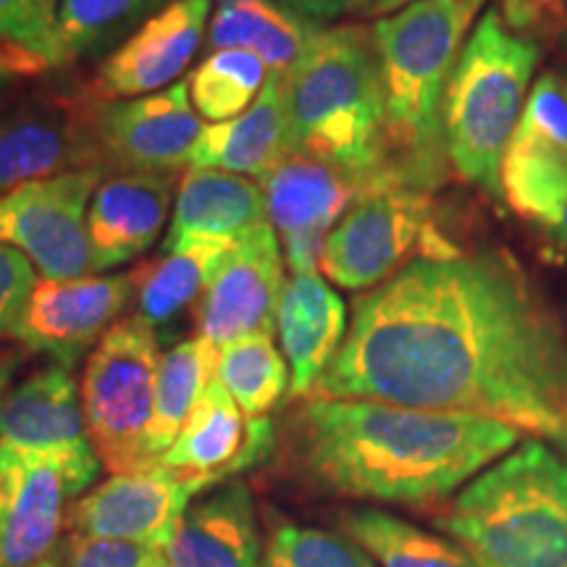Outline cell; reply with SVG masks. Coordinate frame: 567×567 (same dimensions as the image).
I'll use <instances>...</instances> for the list:
<instances>
[{"label":"cell","mask_w":567,"mask_h":567,"mask_svg":"<svg viewBox=\"0 0 567 567\" xmlns=\"http://www.w3.org/2000/svg\"><path fill=\"white\" fill-rule=\"evenodd\" d=\"M264 193L289 271L300 276L321 271L323 243L339 218L381 189L331 163L292 153L264 182Z\"/></svg>","instance_id":"7c38bea8"},{"label":"cell","mask_w":567,"mask_h":567,"mask_svg":"<svg viewBox=\"0 0 567 567\" xmlns=\"http://www.w3.org/2000/svg\"><path fill=\"white\" fill-rule=\"evenodd\" d=\"M271 71L258 55L245 51H213L189 76V101L197 116L224 124L255 103Z\"/></svg>","instance_id":"4dcf8cb0"},{"label":"cell","mask_w":567,"mask_h":567,"mask_svg":"<svg viewBox=\"0 0 567 567\" xmlns=\"http://www.w3.org/2000/svg\"><path fill=\"white\" fill-rule=\"evenodd\" d=\"M434 526L478 567H567V463L517 444L460 488Z\"/></svg>","instance_id":"5b68a950"},{"label":"cell","mask_w":567,"mask_h":567,"mask_svg":"<svg viewBox=\"0 0 567 567\" xmlns=\"http://www.w3.org/2000/svg\"><path fill=\"white\" fill-rule=\"evenodd\" d=\"M34 3H38V9H40L42 13H48V17L55 19V13H59V3H61V0H34Z\"/></svg>","instance_id":"7bdbcfd3"},{"label":"cell","mask_w":567,"mask_h":567,"mask_svg":"<svg viewBox=\"0 0 567 567\" xmlns=\"http://www.w3.org/2000/svg\"><path fill=\"white\" fill-rule=\"evenodd\" d=\"M284 287V260L274 224L239 239L210 274L197 300L200 337L221 350L250 334H276Z\"/></svg>","instance_id":"5bb4252c"},{"label":"cell","mask_w":567,"mask_h":567,"mask_svg":"<svg viewBox=\"0 0 567 567\" xmlns=\"http://www.w3.org/2000/svg\"><path fill=\"white\" fill-rule=\"evenodd\" d=\"M321 30L323 24L289 11L279 0H216L208 45L210 51L252 53L271 74L287 76Z\"/></svg>","instance_id":"d4e9b609"},{"label":"cell","mask_w":567,"mask_h":567,"mask_svg":"<svg viewBox=\"0 0 567 567\" xmlns=\"http://www.w3.org/2000/svg\"><path fill=\"white\" fill-rule=\"evenodd\" d=\"M528 224L542 234L544 243H549V247H555L559 255L567 258V197L536 213Z\"/></svg>","instance_id":"74e56055"},{"label":"cell","mask_w":567,"mask_h":567,"mask_svg":"<svg viewBox=\"0 0 567 567\" xmlns=\"http://www.w3.org/2000/svg\"><path fill=\"white\" fill-rule=\"evenodd\" d=\"M237 243L231 239L200 237L172 247L163 260L137 271V316L153 329L168 326L205 292L210 274Z\"/></svg>","instance_id":"484cf974"},{"label":"cell","mask_w":567,"mask_h":567,"mask_svg":"<svg viewBox=\"0 0 567 567\" xmlns=\"http://www.w3.org/2000/svg\"><path fill=\"white\" fill-rule=\"evenodd\" d=\"M310 396L492 417L567 442V329L507 250L421 258L354 300Z\"/></svg>","instance_id":"6da1fadb"},{"label":"cell","mask_w":567,"mask_h":567,"mask_svg":"<svg viewBox=\"0 0 567 567\" xmlns=\"http://www.w3.org/2000/svg\"><path fill=\"white\" fill-rule=\"evenodd\" d=\"M161 360L155 329L145 318L132 316L111 326L84 365V425L111 476L151 467L145 436L153 421Z\"/></svg>","instance_id":"52a82bcc"},{"label":"cell","mask_w":567,"mask_h":567,"mask_svg":"<svg viewBox=\"0 0 567 567\" xmlns=\"http://www.w3.org/2000/svg\"><path fill=\"white\" fill-rule=\"evenodd\" d=\"M463 250L434 216V197L413 187L365 195L339 218L321 250V271L344 289H373L421 258Z\"/></svg>","instance_id":"ba28073f"},{"label":"cell","mask_w":567,"mask_h":567,"mask_svg":"<svg viewBox=\"0 0 567 567\" xmlns=\"http://www.w3.org/2000/svg\"><path fill=\"white\" fill-rule=\"evenodd\" d=\"M264 567H379L375 559L334 530L281 523L266 544Z\"/></svg>","instance_id":"1f68e13d"},{"label":"cell","mask_w":567,"mask_h":567,"mask_svg":"<svg viewBox=\"0 0 567 567\" xmlns=\"http://www.w3.org/2000/svg\"><path fill=\"white\" fill-rule=\"evenodd\" d=\"M17 368H19V358H0V400H3V394L9 392V384L13 373H17Z\"/></svg>","instance_id":"b9f144b4"},{"label":"cell","mask_w":567,"mask_h":567,"mask_svg":"<svg viewBox=\"0 0 567 567\" xmlns=\"http://www.w3.org/2000/svg\"><path fill=\"white\" fill-rule=\"evenodd\" d=\"M174 0H61L55 13V69L113 53Z\"/></svg>","instance_id":"83f0119b"},{"label":"cell","mask_w":567,"mask_h":567,"mask_svg":"<svg viewBox=\"0 0 567 567\" xmlns=\"http://www.w3.org/2000/svg\"><path fill=\"white\" fill-rule=\"evenodd\" d=\"M0 530H3V499H0Z\"/></svg>","instance_id":"f6af8a7d"},{"label":"cell","mask_w":567,"mask_h":567,"mask_svg":"<svg viewBox=\"0 0 567 567\" xmlns=\"http://www.w3.org/2000/svg\"><path fill=\"white\" fill-rule=\"evenodd\" d=\"M563 51H565V53H567V30H565V32H563Z\"/></svg>","instance_id":"bcb514c9"},{"label":"cell","mask_w":567,"mask_h":567,"mask_svg":"<svg viewBox=\"0 0 567 567\" xmlns=\"http://www.w3.org/2000/svg\"><path fill=\"white\" fill-rule=\"evenodd\" d=\"M344 300L318 274L292 276L276 313V334L287 354L295 396H310L347 337Z\"/></svg>","instance_id":"603a6c76"},{"label":"cell","mask_w":567,"mask_h":567,"mask_svg":"<svg viewBox=\"0 0 567 567\" xmlns=\"http://www.w3.org/2000/svg\"><path fill=\"white\" fill-rule=\"evenodd\" d=\"M520 436L492 417L310 396L295 421V455L323 492L425 507L471 484Z\"/></svg>","instance_id":"7a4b0ae2"},{"label":"cell","mask_w":567,"mask_h":567,"mask_svg":"<svg viewBox=\"0 0 567 567\" xmlns=\"http://www.w3.org/2000/svg\"><path fill=\"white\" fill-rule=\"evenodd\" d=\"M197 492L161 465L113 473L69 509L71 534L166 549L176 523Z\"/></svg>","instance_id":"9a60e30c"},{"label":"cell","mask_w":567,"mask_h":567,"mask_svg":"<svg viewBox=\"0 0 567 567\" xmlns=\"http://www.w3.org/2000/svg\"><path fill=\"white\" fill-rule=\"evenodd\" d=\"M103 168H82L0 195V243L30 258L42 279H82L97 271L87 208Z\"/></svg>","instance_id":"8fae6325"},{"label":"cell","mask_w":567,"mask_h":567,"mask_svg":"<svg viewBox=\"0 0 567 567\" xmlns=\"http://www.w3.org/2000/svg\"><path fill=\"white\" fill-rule=\"evenodd\" d=\"M32 567H61L59 563H55V559H51V557H48V559H42V563H38V565H32Z\"/></svg>","instance_id":"ee69618b"},{"label":"cell","mask_w":567,"mask_h":567,"mask_svg":"<svg viewBox=\"0 0 567 567\" xmlns=\"http://www.w3.org/2000/svg\"><path fill=\"white\" fill-rule=\"evenodd\" d=\"M339 526L379 567H478L457 542L413 526L384 509H347L339 515Z\"/></svg>","instance_id":"f1b7e54d"},{"label":"cell","mask_w":567,"mask_h":567,"mask_svg":"<svg viewBox=\"0 0 567 567\" xmlns=\"http://www.w3.org/2000/svg\"><path fill=\"white\" fill-rule=\"evenodd\" d=\"M542 45L515 32L499 9L486 11L460 51L444 105L450 168L492 200L502 197V163L509 151Z\"/></svg>","instance_id":"8992f818"},{"label":"cell","mask_w":567,"mask_h":567,"mask_svg":"<svg viewBox=\"0 0 567 567\" xmlns=\"http://www.w3.org/2000/svg\"><path fill=\"white\" fill-rule=\"evenodd\" d=\"M34 284V268L24 252L0 243V337L13 334L21 310L30 300Z\"/></svg>","instance_id":"d590c367"},{"label":"cell","mask_w":567,"mask_h":567,"mask_svg":"<svg viewBox=\"0 0 567 567\" xmlns=\"http://www.w3.org/2000/svg\"><path fill=\"white\" fill-rule=\"evenodd\" d=\"M97 87L51 90L0 113V195L53 176L103 168Z\"/></svg>","instance_id":"9c48e42d"},{"label":"cell","mask_w":567,"mask_h":567,"mask_svg":"<svg viewBox=\"0 0 567 567\" xmlns=\"http://www.w3.org/2000/svg\"><path fill=\"white\" fill-rule=\"evenodd\" d=\"M216 379L247 417H268L292 384L274 334H250L224 344L218 350Z\"/></svg>","instance_id":"f546056e"},{"label":"cell","mask_w":567,"mask_h":567,"mask_svg":"<svg viewBox=\"0 0 567 567\" xmlns=\"http://www.w3.org/2000/svg\"><path fill=\"white\" fill-rule=\"evenodd\" d=\"M271 444V421L247 417L213 375L176 442L155 465L172 471L200 494L203 488L224 484V478L266 460Z\"/></svg>","instance_id":"e0dca14e"},{"label":"cell","mask_w":567,"mask_h":567,"mask_svg":"<svg viewBox=\"0 0 567 567\" xmlns=\"http://www.w3.org/2000/svg\"><path fill=\"white\" fill-rule=\"evenodd\" d=\"M0 42L24 48L55 69V19L34 0H0Z\"/></svg>","instance_id":"836d02e7"},{"label":"cell","mask_w":567,"mask_h":567,"mask_svg":"<svg viewBox=\"0 0 567 567\" xmlns=\"http://www.w3.org/2000/svg\"><path fill=\"white\" fill-rule=\"evenodd\" d=\"M210 13L213 0H174L101 63L97 92L113 101L172 87L200 51Z\"/></svg>","instance_id":"ac0fdd59"},{"label":"cell","mask_w":567,"mask_h":567,"mask_svg":"<svg viewBox=\"0 0 567 567\" xmlns=\"http://www.w3.org/2000/svg\"><path fill=\"white\" fill-rule=\"evenodd\" d=\"M476 11L465 0H417L371 27L384 76L389 161L400 182L421 193L434 195L450 174L446 90Z\"/></svg>","instance_id":"277c9868"},{"label":"cell","mask_w":567,"mask_h":567,"mask_svg":"<svg viewBox=\"0 0 567 567\" xmlns=\"http://www.w3.org/2000/svg\"><path fill=\"white\" fill-rule=\"evenodd\" d=\"M161 567H172V565H168V559H166V563H163V565H161Z\"/></svg>","instance_id":"c3c4849f"},{"label":"cell","mask_w":567,"mask_h":567,"mask_svg":"<svg viewBox=\"0 0 567 567\" xmlns=\"http://www.w3.org/2000/svg\"><path fill=\"white\" fill-rule=\"evenodd\" d=\"M513 3H520V0H502V6H513Z\"/></svg>","instance_id":"7dc6e473"},{"label":"cell","mask_w":567,"mask_h":567,"mask_svg":"<svg viewBox=\"0 0 567 567\" xmlns=\"http://www.w3.org/2000/svg\"><path fill=\"white\" fill-rule=\"evenodd\" d=\"M92 446L76 452L0 450V565L32 567L51 557L69 509L101 476Z\"/></svg>","instance_id":"30bf717a"},{"label":"cell","mask_w":567,"mask_h":567,"mask_svg":"<svg viewBox=\"0 0 567 567\" xmlns=\"http://www.w3.org/2000/svg\"><path fill=\"white\" fill-rule=\"evenodd\" d=\"M567 0H520V3L502 6V17L515 32L530 34L534 27L542 24V19L547 17V11L563 9Z\"/></svg>","instance_id":"f35d334b"},{"label":"cell","mask_w":567,"mask_h":567,"mask_svg":"<svg viewBox=\"0 0 567 567\" xmlns=\"http://www.w3.org/2000/svg\"><path fill=\"white\" fill-rule=\"evenodd\" d=\"M137 271L82 279H40L21 310L13 334L34 352L74 368L109 334L137 292Z\"/></svg>","instance_id":"4fadbf2b"},{"label":"cell","mask_w":567,"mask_h":567,"mask_svg":"<svg viewBox=\"0 0 567 567\" xmlns=\"http://www.w3.org/2000/svg\"><path fill=\"white\" fill-rule=\"evenodd\" d=\"M271 224L266 193L252 179L213 168H189L176 197L163 252L187 239H239Z\"/></svg>","instance_id":"cb8c5ba5"},{"label":"cell","mask_w":567,"mask_h":567,"mask_svg":"<svg viewBox=\"0 0 567 567\" xmlns=\"http://www.w3.org/2000/svg\"><path fill=\"white\" fill-rule=\"evenodd\" d=\"M218 350L208 339L195 337L179 342L161 360L155 386L153 421L145 436L147 465H155L176 442L179 431L216 375Z\"/></svg>","instance_id":"4316f807"},{"label":"cell","mask_w":567,"mask_h":567,"mask_svg":"<svg viewBox=\"0 0 567 567\" xmlns=\"http://www.w3.org/2000/svg\"><path fill=\"white\" fill-rule=\"evenodd\" d=\"M203 134L189 101V82L132 101H105L97 116L105 161L126 174H174L189 163Z\"/></svg>","instance_id":"2e32d148"},{"label":"cell","mask_w":567,"mask_h":567,"mask_svg":"<svg viewBox=\"0 0 567 567\" xmlns=\"http://www.w3.org/2000/svg\"><path fill=\"white\" fill-rule=\"evenodd\" d=\"M417 3V0H347V11L350 13H358V17H392V13L408 9V6ZM465 3L471 6H478L484 3V0H465Z\"/></svg>","instance_id":"60d3db41"},{"label":"cell","mask_w":567,"mask_h":567,"mask_svg":"<svg viewBox=\"0 0 567 567\" xmlns=\"http://www.w3.org/2000/svg\"><path fill=\"white\" fill-rule=\"evenodd\" d=\"M90 444L71 368L48 365L0 400V450L76 452Z\"/></svg>","instance_id":"ffe728a7"},{"label":"cell","mask_w":567,"mask_h":567,"mask_svg":"<svg viewBox=\"0 0 567 567\" xmlns=\"http://www.w3.org/2000/svg\"><path fill=\"white\" fill-rule=\"evenodd\" d=\"M166 555L145 544L116 542L71 534L66 542V567H161Z\"/></svg>","instance_id":"e575fe53"},{"label":"cell","mask_w":567,"mask_h":567,"mask_svg":"<svg viewBox=\"0 0 567 567\" xmlns=\"http://www.w3.org/2000/svg\"><path fill=\"white\" fill-rule=\"evenodd\" d=\"M0 567H3V565H0Z\"/></svg>","instance_id":"681fc988"},{"label":"cell","mask_w":567,"mask_h":567,"mask_svg":"<svg viewBox=\"0 0 567 567\" xmlns=\"http://www.w3.org/2000/svg\"><path fill=\"white\" fill-rule=\"evenodd\" d=\"M284 103L295 153L379 189L405 187L389 161L384 76L371 27H323L284 76Z\"/></svg>","instance_id":"3957f363"},{"label":"cell","mask_w":567,"mask_h":567,"mask_svg":"<svg viewBox=\"0 0 567 567\" xmlns=\"http://www.w3.org/2000/svg\"><path fill=\"white\" fill-rule=\"evenodd\" d=\"M292 153L284 76L271 74L243 116L203 126L187 166L266 182Z\"/></svg>","instance_id":"44dd1931"},{"label":"cell","mask_w":567,"mask_h":567,"mask_svg":"<svg viewBox=\"0 0 567 567\" xmlns=\"http://www.w3.org/2000/svg\"><path fill=\"white\" fill-rule=\"evenodd\" d=\"M172 208V184L158 174L105 179L87 208V234L97 271L122 266L151 247Z\"/></svg>","instance_id":"7402d4cb"},{"label":"cell","mask_w":567,"mask_h":567,"mask_svg":"<svg viewBox=\"0 0 567 567\" xmlns=\"http://www.w3.org/2000/svg\"><path fill=\"white\" fill-rule=\"evenodd\" d=\"M163 555L172 567H264L266 549L250 488L231 481L189 502Z\"/></svg>","instance_id":"d6986e66"},{"label":"cell","mask_w":567,"mask_h":567,"mask_svg":"<svg viewBox=\"0 0 567 567\" xmlns=\"http://www.w3.org/2000/svg\"><path fill=\"white\" fill-rule=\"evenodd\" d=\"M515 137L544 140L567 151V71L549 69L538 76Z\"/></svg>","instance_id":"d6a6232c"},{"label":"cell","mask_w":567,"mask_h":567,"mask_svg":"<svg viewBox=\"0 0 567 567\" xmlns=\"http://www.w3.org/2000/svg\"><path fill=\"white\" fill-rule=\"evenodd\" d=\"M279 3L305 19L316 21V24L337 19L339 13L347 11V0H279Z\"/></svg>","instance_id":"ab89813d"},{"label":"cell","mask_w":567,"mask_h":567,"mask_svg":"<svg viewBox=\"0 0 567 567\" xmlns=\"http://www.w3.org/2000/svg\"><path fill=\"white\" fill-rule=\"evenodd\" d=\"M48 69L51 66L40 55L9 45V42H0V109L9 101L11 92L19 87L21 80H30V76H38Z\"/></svg>","instance_id":"8d00e7d4"}]
</instances>
